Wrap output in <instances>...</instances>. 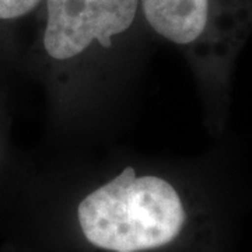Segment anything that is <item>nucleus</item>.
Here are the masks:
<instances>
[{
    "instance_id": "1",
    "label": "nucleus",
    "mask_w": 252,
    "mask_h": 252,
    "mask_svg": "<svg viewBox=\"0 0 252 252\" xmlns=\"http://www.w3.org/2000/svg\"><path fill=\"white\" fill-rule=\"evenodd\" d=\"M77 217L81 233L94 247L142 252L174 243L187 212L172 182L126 167L81 200Z\"/></svg>"
},
{
    "instance_id": "2",
    "label": "nucleus",
    "mask_w": 252,
    "mask_h": 252,
    "mask_svg": "<svg viewBox=\"0 0 252 252\" xmlns=\"http://www.w3.org/2000/svg\"><path fill=\"white\" fill-rule=\"evenodd\" d=\"M146 21L181 48L210 84L225 86L252 32V0H140Z\"/></svg>"
},
{
    "instance_id": "3",
    "label": "nucleus",
    "mask_w": 252,
    "mask_h": 252,
    "mask_svg": "<svg viewBox=\"0 0 252 252\" xmlns=\"http://www.w3.org/2000/svg\"><path fill=\"white\" fill-rule=\"evenodd\" d=\"M139 0H46L44 48L56 62L80 58L94 44L112 45L135 21Z\"/></svg>"
},
{
    "instance_id": "4",
    "label": "nucleus",
    "mask_w": 252,
    "mask_h": 252,
    "mask_svg": "<svg viewBox=\"0 0 252 252\" xmlns=\"http://www.w3.org/2000/svg\"><path fill=\"white\" fill-rule=\"evenodd\" d=\"M41 0H0V20L23 17L35 9Z\"/></svg>"
}]
</instances>
